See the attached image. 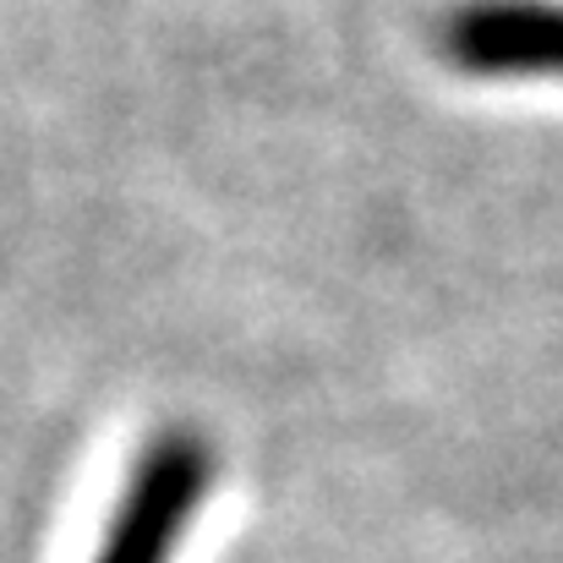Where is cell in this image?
<instances>
[{"instance_id":"cell-1","label":"cell","mask_w":563,"mask_h":563,"mask_svg":"<svg viewBox=\"0 0 563 563\" xmlns=\"http://www.w3.org/2000/svg\"><path fill=\"white\" fill-rule=\"evenodd\" d=\"M213 443L197 427H165L143 443L93 563H176L213 487Z\"/></svg>"},{"instance_id":"cell-2","label":"cell","mask_w":563,"mask_h":563,"mask_svg":"<svg viewBox=\"0 0 563 563\" xmlns=\"http://www.w3.org/2000/svg\"><path fill=\"white\" fill-rule=\"evenodd\" d=\"M432 44L460 77L563 82V0H454L432 22Z\"/></svg>"}]
</instances>
